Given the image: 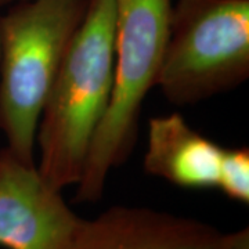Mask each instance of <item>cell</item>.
Wrapping results in <instances>:
<instances>
[{
	"mask_svg": "<svg viewBox=\"0 0 249 249\" xmlns=\"http://www.w3.org/2000/svg\"><path fill=\"white\" fill-rule=\"evenodd\" d=\"M114 27L112 0H89L42 108L36 168L55 190L79 183L107 112L114 86Z\"/></svg>",
	"mask_w": 249,
	"mask_h": 249,
	"instance_id": "cell-1",
	"label": "cell"
},
{
	"mask_svg": "<svg viewBox=\"0 0 249 249\" xmlns=\"http://www.w3.org/2000/svg\"><path fill=\"white\" fill-rule=\"evenodd\" d=\"M89 0H25L0 17V129L6 148L35 162L42 108Z\"/></svg>",
	"mask_w": 249,
	"mask_h": 249,
	"instance_id": "cell-2",
	"label": "cell"
},
{
	"mask_svg": "<svg viewBox=\"0 0 249 249\" xmlns=\"http://www.w3.org/2000/svg\"><path fill=\"white\" fill-rule=\"evenodd\" d=\"M114 86L76 184L79 202L101 198L108 175L132 151L148 91L157 86L169 36L172 0H112Z\"/></svg>",
	"mask_w": 249,
	"mask_h": 249,
	"instance_id": "cell-3",
	"label": "cell"
},
{
	"mask_svg": "<svg viewBox=\"0 0 249 249\" xmlns=\"http://www.w3.org/2000/svg\"><path fill=\"white\" fill-rule=\"evenodd\" d=\"M249 76V0H178L157 86L175 106L235 89Z\"/></svg>",
	"mask_w": 249,
	"mask_h": 249,
	"instance_id": "cell-4",
	"label": "cell"
},
{
	"mask_svg": "<svg viewBox=\"0 0 249 249\" xmlns=\"http://www.w3.org/2000/svg\"><path fill=\"white\" fill-rule=\"evenodd\" d=\"M82 220L36 163L0 151V247L72 249Z\"/></svg>",
	"mask_w": 249,
	"mask_h": 249,
	"instance_id": "cell-5",
	"label": "cell"
},
{
	"mask_svg": "<svg viewBox=\"0 0 249 249\" xmlns=\"http://www.w3.org/2000/svg\"><path fill=\"white\" fill-rule=\"evenodd\" d=\"M72 249H249V232H222L148 208L112 206L96 219L82 220Z\"/></svg>",
	"mask_w": 249,
	"mask_h": 249,
	"instance_id": "cell-6",
	"label": "cell"
},
{
	"mask_svg": "<svg viewBox=\"0 0 249 249\" xmlns=\"http://www.w3.org/2000/svg\"><path fill=\"white\" fill-rule=\"evenodd\" d=\"M222 145L198 133L178 114L148 122L144 170L184 188H217Z\"/></svg>",
	"mask_w": 249,
	"mask_h": 249,
	"instance_id": "cell-7",
	"label": "cell"
},
{
	"mask_svg": "<svg viewBox=\"0 0 249 249\" xmlns=\"http://www.w3.org/2000/svg\"><path fill=\"white\" fill-rule=\"evenodd\" d=\"M217 188L223 194L241 204L249 202V150L223 148Z\"/></svg>",
	"mask_w": 249,
	"mask_h": 249,
	"instance_id": "cell-8",
	"label": "cell"
},
{
	"mask_svg": "<svg viewBox=\"0 0 249 249\" xmlns=\"http://www.w3.org/2000/svg\"><path fill=\"white\" fill-rule=\"evenodd\" d=\"M18 1H25V0H0V6H11Z\"/></svg>",
	"mask_w": 249,
	"mask_h": 249,
	"instance_id": "cell-9",
	"label": "cell"
},
{
	"mask_svg": "<svg viewBox=\"0 0 249 249\" xmlns=\"http://www.w3.org/2000/svg\"><path fill=\"white\" fill-rule=\"evenodd\" d=\"M0 17H1V14H0ZM0 45H1V28H0Z\"/></svg>",
	"mask_w": 249,
	"mask_h": 249,
	"instance_id": "cell-10",
	"label": "cell"
}]
</instances>
